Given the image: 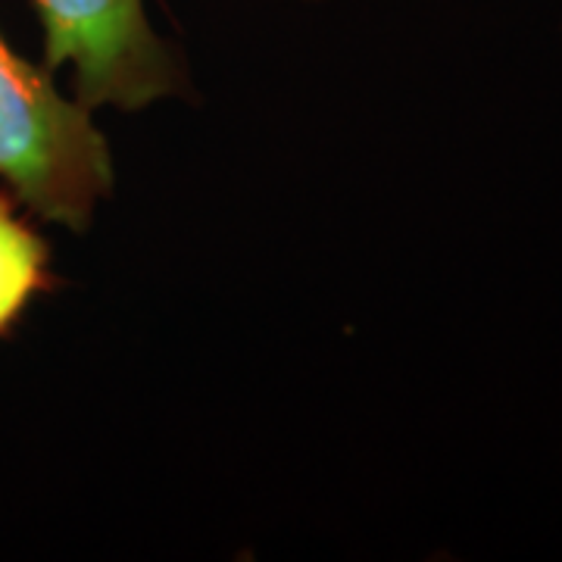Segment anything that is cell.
<instances>
[{
  "label": "cell",
  "instance_id": "7a4b0ae2",
  "mask_svg": "<svg viewBox=\"0 0 562 562\" xmlns=\"http://www.w3.org/2000/svg\"><path fill=\"white\" fill-rule=\"evenodd\" d=\"M44 32V66H72L76 101L88 110H144L176 94L181 69L154 32L144 0H32Z\"/></svg>",
  "mask_w": 562,
  "mask_h": 562
},
{
  "label": "cell",
  "instance_id": "3957f363",
  "mask_svg": "<svg viewBox=\"0 0 562 562\" xmlns=\"http://www.w3.org/2000/svg\"><path fill=\"white\" fill-rule=\"evenodd\" d=\"M50 244L20 216V201L0 191V338H7L29 306L54 291Z\"/></svg>",
  "mask_w": 562,
  "mask_h": 562
},
{
  "label": "cell",
  "instance_id": "6da1fadb",
  "mask_svg": "<svg viewBox=\"0 0 562 562\" xmlns=\"http://www.w3.org/2000/svg\"><path fill=\"white\" fill-rule=\"evenodd\" d=\"M91 113L0 35V181L38 220L69 232H85L113 191L110 144Z\"/></svg>",
  "mask_w": 562,
  "mask_h": 562
}]
</instances>
